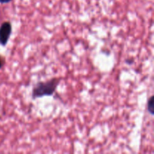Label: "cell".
I'll use <instances>...</instances> for the list:
<instances>
[{
    "instance_id": "obj_2",
    "label": "cell",
    "mask_w": 154,
    "mask_h": 154,
    "mask_svg": "<svg viewBox=\"0 0 154 154\" xmlns=\"http://www.w3.org/2000/svg\"><path fill=\"white\" fill-rule=\"evenodd\" d=\"M12 32L11 23L10 22H4L0 26V45L5 46L9 40Z\"/></svg>"
},
{
    "instance_id": "obj_3",
    "label": "cell",
    "mask_w": 154,
    "mask_h": 154,
    "mask_svg": "<svg viewBox=\"0 0 154 154\" xmlns=\"http://www.w3.org/2000/svg\"><path fill=\"white\" fill-rule=\"evenodd\" d=\"M154 96H152L150 98L148 101V103H147V110H148L149 113H150L151 115H153L154 114Z\"/></svg>"
},
{
    "instance_id": "obj_5",
    "label": "cell",
    "mask_w": 154,
    "mask_h": 154,
    "mask_svg": "<svg viewBox=\"0 0 154 154\" xmlns=\"http://www.w3.org/2000/svg\"><path fill=\"white\" fill-rule=\"evenodd\" d=\"M11 1V0H0V3H2V4H6V3L10 2Z\"/></svg>"
},
{
    "instance_id": "obj_4",
    "label": "cell",
    "mask_w": 154,
    "mask_h": 154,
    "mask_svg": "<svg viewBox=\"0 0 154 154\" xmlns=\"http://www.w3.org/2000/svg\"><path fill=\"white\" fill-rule=\"evenodd\" d=\"M4 63H5V58L0 56V69L3 67V66H4Z\"/></svg>"
},
{
    "instance_id": "obj_1",
    "label": "cell",
    "mask_w": 154,
    "mask_h": 154,
    "mask_svg": "<svg viewBox=\"0 0 154 154\" xmlns=\"http://www.w3.org/2000/svg\"><path fill=\"white\" fill-rule=\"evenodd\" d=\"M59 84L60 79L57 78H51L45 82H38L33 87L32 90V99H35L44 96H52L55 93Z\"/></svg>"
}]
</instances>
